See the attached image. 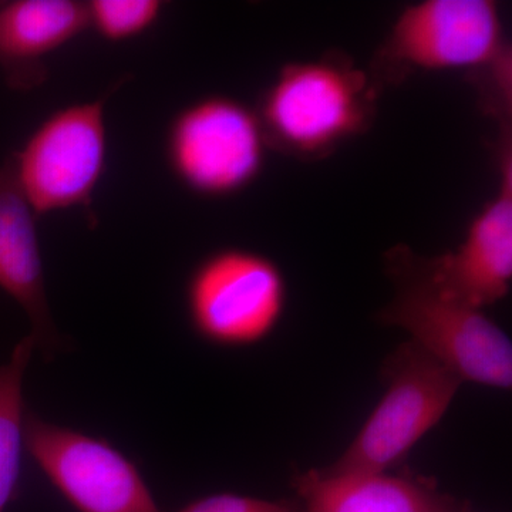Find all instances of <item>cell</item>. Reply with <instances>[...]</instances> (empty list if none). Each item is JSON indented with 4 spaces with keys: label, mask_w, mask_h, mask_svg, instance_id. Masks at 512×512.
I'll return each instance as SVG.
<instances>
[{
    "label": "cell",
    "mask_w": 512,
    "mask_h": 512,
    "mask_svg": "<svg viewBox=\"0 0 512 512\" xmlns=\"http://www.w3.org/2000/svg\"><path fill=\"white\" fill-rule=\"evenodd\" d=\"M87 30L86 2L0 3V70L8 86L26 92L45 83L47 59Z\"/></svg>",
    "instance_id": "8fae6325"
},
{
    "label": "cell",
    "mask_w": 512,
    "mask_h": 512,
    "mask_svg": "<svg viewBox=\"0 0 512 512\" xmlns=\"http://www.w3.org/2000/svg\"><path fill=\"white\" fill-rule=\"evenodd\" d=\"M498 190L468 225L453 251L426 258L406 247L392 251L434 291L484 311L503 301L512 282V141L504 126Z\"/></svg>",
    "instance_id": "9c48e42d"
},
{
    "label": "cell",
    "mask_w": 512,
    "mask_h": 512,
    "mask_svg": "<svg viewBox=\"0 0 512 512\" xmlns=\"http://www.w3.org/2000/svg\"><path fill=\"white\" fill-rule=\"evenodd\" d=\"M25 447L79 512H163L136 464L109 441L26 414Z\"/></svg>",
    "instance_id": "ba28073f"
},
{
    "label": "cell",
    "mask_w": 512,
    "mask_h": 512,
    "mask_svg": "<svg viewBox=\"0 0 512 512\" xmlns=\"http://www.w3.org/2000/svg\"><path fill=\"white\" fill-rule=\"evenodd\" d=\"M508 52L497 3L423 0L397 16L369 73L382 89L416 73H484Z\"/></svg>",
    "instance_id": "277c9868"
},
{
    "label": "cell",
    "mask_w": 512,
    "mask_h": 512,
    "mask_svg": "<svg viewBox=\"0 0 512 512\" xmlns=\"http://www.w3.org/2000/svg\"><path fill=\"white\" fill-rule=\"evenodd\" d=\"M384 392L355 439L329 473H387L409 456L450 409L460 377L412 342L403 343L383 366Z\"/></svg>",
    "instance_id": "5b68a950"
},
{
    "label": "cell",
    "mask_w": 512,
    "mask_h": 512,
    "mask_svg": "<svg viewBox=\"0 0 512 512\" xmlns=\"http://www.w3.org/2000/svg\"><path fill=\"white\" fill-rule=\"evenodd\" d=\"M288 288L281 268L259 252L222 248L195 266L185 288L194 332L221 348H248L274 333Z\"/></svg>",
    "instance_id": "52a82bcc"
},
{
    "label": "cell",
    "mask_w": 512,
    "mask_h": 512,
    "mask_svg": "<svg viewBox=\"0 0 512 512\" xmlns=\"http://www.w3.org/2000/svg\"><path fill=\"white\" fill-rule=\"evenodd\" d=\"M161 0H90L86 2L89 30L110 43L146 35L163 15Z\"/></svg>",
    "instance_id": "5bb4252c"
},
{
    "label": "cell",
    "mask_w": 512,
    "mask_h": 512,
    "mask_svg": "<svg viewBox=\"0 0 512 512\" xmlns=\"http://www.w3.org/2000/svg\"><path fill=\"white\" fill-rule=\"evenodd\" d=\"M268 148L256 110L222 94L178 111L165 136L175 180L204 198H228L251 187L264 170Z\"/></svg>",
    "instance_id": "8992f818"
},
{
    "label": "cell",
    "mask_w": 512,
    "mask_h": 512,
    "mask_svg": "<svg viewBox=\"0 0 512 512\" xmlns=\"http://www.w3.org/2000/svg\"><path fill=\"white\" fill-rule=\"evenodd\" d=\"M121 83L50 113L8 161L37 217L79 210L90 229L99 225L93 200L109 158L106 103Z\"/></svg>",
    "instance_id": "7a4b0ae2"
},
{
    "label": "cell",
    "mask_w": 512,
    "mask_h": 512,
    "mask_svg": "<svg viewBox=\"0 0 512 512\" xmlns=\"http://www.w3.org/2000/svg\"><path fill=\"white\" fill-rule=\"evenodd\" d=\"M173 512H302L299 504L288 500H265L234 493L207 495Z\"/></svg>",
    "instance_id": "9a60e30c"
},
{
    "label": "cell",
    "mask_w": 512,
    "mask_h": 512,
    "mask_svg": "<svg viewBox=\"0 0 512 512\" xmlns=\"http://www.w3.org/2000/svg\"><path fill=\"white\" fill-rule=\"evenodd\" d=\"M386 266L396 282V295L380 313L384 325L403 329L413 345L461 382L511 389V340L497 323L484 311L434 291L392 251Z\"/></svg>",
    "instance_id": "3957f363"
},
{
    "label": "cell",
    "mask_w": 512,
    "mask_h": 512,
    "mask_svg": "<svg viewBox=\"0 0 512 512\" xmlns=\"http://www.w3.org/2000/svg\"><path fill=\"white\" fill-rule=\"evenodd\" d=\"M35 349V339L26 336L0 366V512H5L19 487L25 447L23 377Z\"/></svg>",
    "instance_id": "4fadbf2b"
},
{
    "label": "cell",
    "mask_w": 512,
    "mask_h": 512,
    "mask_svg": "<svg viewBox=\"0 0 512 512\" xmlns=\"http://www.w3.org/2000/svg\"><path fill=\"white\" fill-rule=\"evenodd\" d=\"M37 218L9 163L0 165V289L28 315L36 348L52 357L62 340L47 301Z\"/></svg>",
    "instance_id": "30bf717a"
},
{
    "label": "cell",
    "mask_w": 512,
    "mask_h": 512,
    "mask_svg": "<svg viewBox=\"0 0 512 512\" xmlns=\"http://www.w3.org/2000/svg\"><path fill=\"white\" fill-rule=\"evenodd\" d=\"M293 487L302 512H468L424 477L387 473L299 474Z\"/></svg>",
    "instance_id": "7c38bea8"
},
{
    "label": "cell",
    "mask_w": 512,
    "mask_h": 512,
    "mask_svg": "<svg viewBox=\"0 0 512 512\" xmlns=\"http://www.w3.org/2000/svg\"><path fill=\"white\" fill-rule=\"evenodd\" d=\"M379 92L369 72L333 52L285 64L256 113L269 148L298 160H322L369 130Z\"/></svg>",
    "instance_id": "6da1fadb"
}]
</instances>
